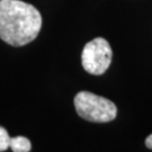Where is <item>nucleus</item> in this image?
<instances>
[{
    "label": "nucleus",
    "instance_id": "nucleus-1",
    "mask_svg": "<svg viewBox=\"0 0 152 152\" xmlns=\"http://www.w3.org/2000/svg\"><path fill=\"white\" fill-rule=\"evenodd\" d=\"M42 27L39 11L20 0H0V38L12 46L34 41Z\"/></svg>",
    "mask_w": 152,
    "mask_h": 152
},
{
    "label": "nucleus",
    "instance_id": "nucleus-2",
    "mask_svg": "<svg viewBox=\"0 0 152 152\" xmlns=\"http://www.w3.org/2000/svg\"><path fill=\"white\" fill-rule=\"evenodd\" d=\"M75 107L80 117L95 123H107L117 115V108L112 100L89 91L77 94Z\"/></svg>",
    "mask_w": 152,
    "mask_h": 152
},
{
    "label": "nucleus",
    "instance_id": "nucleus-3",
    "mask_svg": "<svg viewBox=\"0 0 152 152\" xmlns=\"http://www.w3.org/2000/svg\"><path fill=\"white\" fill-rule=\"evenodd\" d=\"M113 52L108 42L103 37H97L85 45L81 54L82 66L88 73L100 76L109 68Z\"/></svg>",
    "mask_w": 152,
    "mask_h": 152
},
{
    "label": "nucleus",
    "instance_id": "nucleus-4",
    "mask_svg": "<svg viewBox=\"0 0 152 152\" xmlns=\"http://www.w3.org/2000/svg\"><path fill=\"white\" fill-rule=\"evenodd\" d=\"M9 148L14 152H28L31 151V142L25 136H15L10 137Z\"/></svg>",
    "mask_w": 152,
    "mask_h": 152
},
{
    "label": "nucleus",
    "instance_id": "nucleus-5",
    "mask_svg": "<svg viewBox=\"0 0 152 152\" xmlns=\"http://www.w3.org/2000/svg\"><path fill=\"white\" fill-rule=\"evenodd\" d=\"M10 144V136L8 134V132L0 126V152L6 151Z\"/></svg>",
    "mask_w": 152,
    "mask_h": 152
},
{
    "label": "nucleus",
    "instance_id": "nucleus-6",
    "mask_svg": "<svg viewBox=\"0 0 152 152\" xmlns=\"http://www.w3.org/2000/svg\"><path fill=\"white\" fill-rule=\"evenodd\" d=\"M145 145H147L148 149L152 150V134L151 135H149L147 139H145Z\"/></svg>",
    "mask_w": 152,
    "mask_h": 152
}]
</instances>
